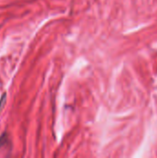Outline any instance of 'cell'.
Masks as SVG:
<instances>
[{"mask_svg":"<svg viewBox=\"0 0 157 158\" xmlns=\"http://www.w3.org/2000/svg\"><path fill=\"white\" fill-rule=\"evenodd\" d=\"M5 99H6V94L3 95V97H2L1 100H0V109L2 108V105H3V103L5 102Z\"/></svg>","mask_w":157,"mask_h":158,"instance_id":"1","label":"cell"}]
</instances>
